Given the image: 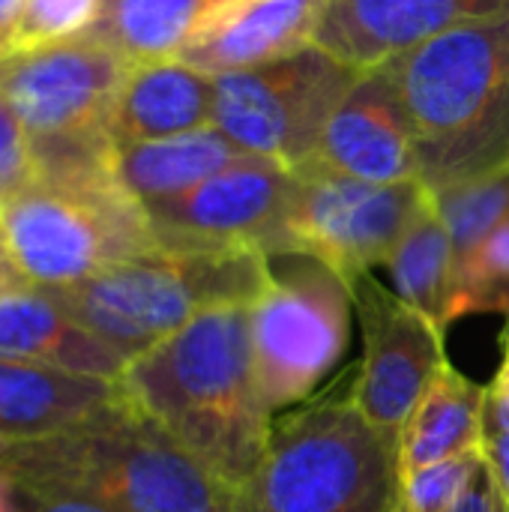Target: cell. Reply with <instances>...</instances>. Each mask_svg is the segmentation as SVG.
Masks as SVG:
<instances>
[{"label":"cell","mask_w":509,"mask_h":512,"mask_svg":"<svg viewBox=\"0 0 509 512\" xmlns=\"http://www.w3.org/2000/svg\"><path fill=\"white\" fill-rule=\"evenodd\" d=\"M213 123V75L180 57L132 63L108 114L114 144H138L195 132Z\"/></svg>","instance_id":"cell-17"},{"label":"cell","mask_w":509,"mask_h":512,"mask_svg":"<svg viewBox=\"0 0 509 512\" xmlns=\"http://www.w3.org/2000/svg\"><path fill=\"white\" fill-rule=\"evenodd\" d=\"M363 324V363L354 399L363 414L399 444L405 423L447 363L444 330L387 291L372 273L351 282Z\"/></svg>","instance_id":"cell-12"},{"label":"cell","mask_w":509,"mask_h":512,"mask_svg":"<svg viewBox=\"0 0 509 512\" xmlns=\"http://www.w3.org/2000/svg\"><path fill=\"white\" fill-rule=\"evenodd\" d=\"M267 279L270 258L258 249H153L84 282L45 291L78 324L132 360L186 327L204 309L255 303Z\"/></svg>","instance_id":"cell-6"},{"label":"cell","mask_w":509,"mask_h":512,"mask_svg":"<svg viewBox=\"0 0 509 512\" xmlns=\"http://www.w3.org/2000/svg\"><path fill=\"white\" fill-rule=\"evenodd\" d=\"M0 512H21V507H18V489L3 474H0Z\"/></svg>","instance_id":"cell-34"},{"label":"cell","mask_w":509,"mask_h":512,"mask_svg":"<svg viewBox=\"0 0 509 512\" xmlns=\"http://www.w3.org/2000/svg\"><path fill=\"white\" fill-rule=\"evenodd\" d=\"M279 255H309L354 282L387 264L432 195L420 180L366 183L318 162L291 171Z\"/></svg>","instance_id":"cell-9"},{"label":"cell","mask_w":509,"mask_h":512,"mask_svg":"<svg viewBox=\"0 0 509 512\" xmlns=\"http://www.w3.org/2000/svg\"><path fill=\"white\" fill-rule=\"evenodd\" d=\"M393 512H411V507H408V504H405V501H399V504H396V507H393Z\"/></svg>","instance_id":"cell-35"},{"label":"cell","mask_w":509,"mask_h":512,"mask_svg":"<svg viewBox=\"0 0 509 512\" xmlns=\"http://www.w3.org/2000/svg\"><path fill=\"white\" fill-rule=\"evenodd\" d=\"M438 195L509 165V15L468 21L381 63Z\"/></svg>","instance_id":"cell-4"},{"label":"cell","mask_w":509,"mask_h":512,"mask_svg":"<svg viewBox=\"0 0 509 512\" xmlns=\"http://www.w3.org/2000/svg\"><path fill=\"white\" fill-rule=\"evenodd\" d=\"M270 279L252 303L255 384L270 411L297 405L339 366L351 342V282L309 255H267Z\"/></svg>","instance_id":"cell-7"},{"label":"cell","mask_w":509,"mask_h":512,"mask_svg":"<svg viewBox=\"0 0 509 512\" xmlns=\"http://www.w3.org/2000/svg\"><path fill=\"white\" fill-rule=\"evenodd\" d=\"M240 156L243 150L210 123L171 138L117 144L114 174L129 195H135L141 204H150L195 189Z\"/></svg>","instance_id":"cell-19"},{"label":"cell","mask_w":509,"mask_h":512,"mask_svg":"<svg viewBox=\"0 0 509 512\" xmlns=\"http://www.w3.org/2000/svg\"><path fill=\"white\" fill-rule=\"evenodd\" d=\"M399 501V444L354 390H333L273 426L258 468L234 489L237 512H393Z\"/></svg>","instance_id":"cell-5"},{"label":"cell","mask_w":509,"mask_h":512,"mask_svg":"<svg viewBox=\"0 0 509 512\" xmlns=\"http://www.w3.org/2000/svg\"><path fill=\"white\" fill-rule=\"evenodd\" d=\"M108 135L33 144V180L0 204L9 249L36 288H66L159 249L144 204L114 174Z\"/></svg>","instance_id":"cell-2"},{"label":"cell","mask_w":509,"mask_h":512,"mask_svg":"<svg viewBox=\"0 0 509 512\" xmlns=\"http://www.w3.org/2000/svg\"><path fill=\"white\" fill-rule=\"evenodd\" d=\"M117 399V381L0 360V450L66 432Z\"/></svg>","instance_id":"cell-18"},{"label":"cell","mask_w":509,"mask_h":512,"mask_svg":"<svg viewBox=\"0 0 509 512\" xmlns=\"http://www.w3.org/2000/svg\"><path fill=\"white\" fill-rule=\"evenodd\" d=\"M387 270L399 300L429 318L438 330L453 324L456 255L447 225L441 222L432 201L393 249Z\"/></svg>","instance_id":"cell-21"},{"label":"cell","mask_w":509,"mask_h":512,"mask_svg":"<svg viewBox=\"0 0 509 512\" xmlns=\"http://www.w3.org/2000/svg\"><path fill=\"white\" fill-rule=\"evenodd\" d=\"M360 69L318 45L291 57L213 75V126L243 153L294 171L312 162L321 132Z\"/></svg>","instance_id":"cell-8"},{"label":"cell","mask_w":509,"mask_h":512,"mask_svg":"<svg viewBox=\"0 0 509 512\" xmlns=\"http://www.w3.org/2000/svg\"><path fill=\"white\" fill-rule=\"evenodd\" d=\"M450 512H507L504 510V501H501V492H498V483L483 459V465L477 468L468 492L459 498V504Z\"/></svg>","instance_id":"cell-29"},{"label":"cell","mask_w":509,"mask_h":512,"mask_svg":"<svg viewBox=\"0 0 509 512\" xmlns=\"http://www.w3.org/2000/svg\"><path fill=\"white\" fill-rule=\"evenodd\" d=\"M312 162L366 183L420 180L405 105L381 66L360 72L351 84L330 114Z\"/></svg>","instance_id":"cell-14"},{"label":"cell","mask_w":509,"mask_h":512,"mask_svg":"<svg viewBox=\"0 0 509 512\" xmlns=\"http://www.w3.org/2000/svg\"><path fill=\"white\" fill-rule=\"evenodd\" d=\"M324 9L327 0H219L177 57L207 75L255 69L315 45Z\"/></svg>","instance_id":"cell-15"},{"label":"cell","mask_w":509,"mask_h":512,"mask_svg":"<svg viewBox=\"0 0 509 512\" xmlns=\"http://www.w3.org/2000/svg\"><path fill=\"white\" fill-rule=\"evenodd\" d=\"M18 6H21V0H0V57L6 51V42H9L12 24H15Z\"/></svg>","instance_id":"cell-33"},{"label":"cell","mask_w":509,"mask_h":512,"mask_svg":"<svg viewBox=\"0 0 509 512\" xmlns=\"http://www.w3.org/2000/svg\"><path fill=\"white\" fill-rule=\"evenodd\" d=\"M219 0H105L99 24L87 33L129 63L177 57Z\"/></svg>","instance_id":"cell-22"},{"label":"cell","mask_w":509,"mask_h":512,"mask_svg":"<svg viewBox=\"0 0 509 512\" xmlns=\"http://www.w3.org/2000/svg\"><path fill=\"white\" fill-rule=\"evenodd\" d=\"M483 312L509 315V219L456 267L453 321Z\"/></svg>","instance_id":"cell-24"},{"label":"cell","mask_w":509,"mask_h":512,"mask_svg":"<svg viewBox=\"0 0 509 512\" xmlns=\"http://www.w3.org/2000/svg\"><path fill=\"white\" fill-rule=\"evenodd\" d=\"M432 204L447 225L459 267L501 222L509 219V165L432 195Z\"/></svg>","instance_id":"cell-23"},{"label":"cell","mask_w":509,"mask_h":512,"mask_svg":"<svg viewBox=\"0 0 509 512\" xmlns=\"http://www.w3.org/2000/svg\"><path fill=\"white\" fill-rule=\"evenodd\" d=\"M21 492L75 495L111 512H237L234 492L123 393L96 417L0 450Z\"/></svg>","instance_id":"cell-3"},{"label":"cell","mask_w":509,"mask_h":512,"mask_svg":"<svg viewBox=\"0 0 509 512\" xmlns=\"http://www.w3.org/2000/svg\"><path fill=\"white\" fill-rule=\"evenodd\" d=\"M483 459L498 483L504 510L509 512V417L486 396V414H483Z\"/></svg>","instance_id":"cell-28"},{"label":"cell","mask_w":509,"mask_h":512,"mask_svg":"<svg viewBox=\"0 0 509 512\" xmlns=\"http://www.w3.org/2000/svg\"><path fill=\"white\" fill-rule=\"evenodd\" d=\"M102 9L105 0H21L3 57L87 36Z\"/></svg>","instance_id":"cell-25"},{"label":"cell","mask_w":509,"mask_h":512,"mask_svg":"<svg viewBox=\"0 0 509 512\" xmlns=\"http://www.w3.org/2000/svg\"><path fill=\"white\" fill-rule=\"evenodd\" d=\"M294 174L273 159L243 153L195 189L144 204L159 249L279 255Z\"/></svg>","instance_id":"cell-10"},{"label":"cell","mask_w":509,"mask_h":512,"mask_svg":"<svg viewBox=\"0 0 509 512\" xmlns=\"http://www.w3.org/2000/svg\"><path fill=\"white\" fill-rule=\"evenodd\" d=\"M480 465L483 450H471L438 465L420 468L402 477V501L411 507V512H450L468 492Z\"/></svg>","instance_id":"cell-26"},{"label":"cell","mask_w":509,"mask_h":512,"mask_svg":"<svg viewBox=\"0 0 509 512\" xmlns=\"http://www.w3.org/2000/svg\"><path fill=\"white\" fill-rule=\"evenodd\" d=\"M489 396H492V402L509 417V339L504 363H501V369H498V375H495V381H492V387H489Z\"/></svg>","instance_id":"cell-32"},{"label":"cell","mask_w":509,"mask_h":512,"mask_svg":"<svg viewBox=\"0 0 509 512\" xmlns=\"http://www.w3.org/2000/svg\"><path fill=\"white\" fill-rule=\"evenodd\" d=\"M509 15V0H327L315 45L366 72L468 21Z\"/></svg>","instance_id":"cell-13"},{"label":"cell","mask_w":509,"mask_h":512,"mask_svg":"<svg viewBox=\"0 0 509 512\" xmlns=\"http://www.w3.org/2000/svg\"><path fill=\"white\" fill-rule=\"evenodd\" d=\"M30 288L27 276L21 273L12 249H9V240H6V231H3V222H0V297L6 294H15V291H24Z\"/></svg>","instance_id":"cell-31"},{"label":"cell","mask_w":509,"mask_h":512,"mask_svg":"<svg viewBox=\"0 0 509 512\" xmlns=\"http://www.w3.org/2000/svg\"><path fill=\"white\" fill-rule=\"evenodd\" d=\"M36 174L33 141L9 102L0 96V204L21 192Z\"/></svg>","instance_id":"cell-27"},{"label":"cell","mask_w":509,"mask_h":512,"mask_svg":"<svg viewBox=\"0 0 509 512\" xmlns=\"http://www.w3.org/2000/svg\"><path fill=\"white\" fill-rule=\"evenodd\" d=\"M489 387L474 384L450 363L441 366L432 387L414 408L399 438L402 477L444 459L483 450V414Z\"/></svg>","instance_id":"cell-20"},{"label":"cell","mask_w":509,"mask_h":512,"mask_svg":"<svg viewBox=\"0 0 509 512\" xmlns=\"http://www.w3.org/2000/svg\"><path fill=\"white\" fill-rule=\"evenodd\" d=\"M117 387L231 492L258 468L270 444L273 411L255 384L252 303L198 312L132 357Z\"/></svg>","instance_id":"cell-1"},{"label":"cell","mask_w":509,"mask_h":512,"mask_svg":"<svg viewBox=\"0 0 509 512\" xmlns=\"http://www.w3.org/2000/svg\"><path fill=\"white\" fill-rule=\"evenodd\" d=\"M0 360L120 381L129 357L78 324L45 288L0 297Z\"/></svg>","instance_id":"cell-16"},{"label":"cell","mask_w":509,"mask_h":512,"mask_svg":"<svg viewBox=\"0 0 509 512\" xmlns=\"http://www.w3.org/2000/svg\"><path fill=\"white\" fill-rule=\"evenodd\" d=\"M18 507L21 512H111L108 507L75 498V495H36V492H21L18 489Z\"/></svg>","instance_id":"cell-30"},{"label":"cell","mask_w":509,"mask_h":512,"mask_svg":"<svg viewBox=\"0 0 509 512\" xmlns=\"http://www.w3.org/2000/svg\"><path fill=\"white\" fill-rule=\"evenodd\" d=\"M129 60L93 36L0 57V96L33 144L108 135Z\"/></svg>","instance_id":"cell-11"}]
</instances>
